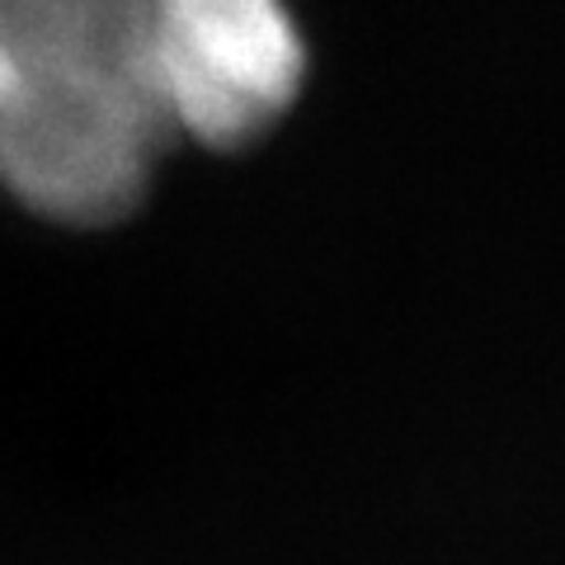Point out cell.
<instances>
[{
    "mask_svg": "<svg viewBox=\"0 0 565 565\" xmlns=\"http://www.w3.org/2000/svg\"><path fill=\"white\" fill-rule=\"evenodd\" d=\"M147 66L170 137L236 151L292 109L307 43L269 0H166L147 20Z\"/></svg>",
    "mask_w": 565,
    "mask_h": 565,
    "instance_id": "7a4b0ae2",
    "label": "cell"
},
{
    "mask_svg": "<svg viewBox=\"0 0 565 565\" xmlns=\"http://www.w3.org/2000/svg\"><path fill=\"white\" fill-rule=\"evenodd\" d=\"M14 47H10V33H6V20H0V114L10 104V90H14Z\"/></svg>",
    "mask_w": 565,
    "mask_h": 565,
    "instance_id": "3957f363",
    "label": "cell"
},
{
    "mask_svg": "<svg viewBox=\"0 0 565 565\" xmlns=\"http://www.w3.org/2000/svg\"><path fill=\"white\" fill-rule=\"evenodd\" d=\"M0 20L20 66L0 114V184L57 226L122 222L170 141L147 66L151 6L14 0Z\"/></svg>",
    "mask_w": 565,
    "mask_h": 565,
    "instance_id": "6da1fadb",
    "label": "cell"
}]
</instances>
